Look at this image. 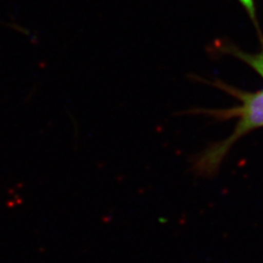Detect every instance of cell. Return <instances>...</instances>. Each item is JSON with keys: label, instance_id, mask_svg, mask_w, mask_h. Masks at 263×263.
Listing matches in <instances>:
<instances>
[{"label": "cell", "instance_id": "cell-1", "mask_svg": "<svg viewBox=\"0 0 263 263\" xmlns=\"http://www.w3.org/2000/svg\"><path fill=\"white\" fill-rule=\"evenodd\" d=\"M241 99L243 100V104L240 109L237 110V115L240 118L237 128L228 141L225 142L224 146L217 148L215 156L211 159H218L220 153L225 152L240 136L253 128L263 126V90L253 95H243Z\"/></svg>", "mask_w": 263, "mask_h": 263}, {"label": "cell", "instance_id": "cell-2", "mask_svg": "<svg viewBox=\"0 0 263 263\" xmlns=\"http://www.w3.org/2000/svg\"><path fill=\"white\" fill-rule=\"evenodd\" d=\"M242 7L246 9L247 13L249 14L253 23L258 26V20H257V9H256V0H238Z\"/></svg>", "mask_w": 263, "mask_h": 263}]
</instances>
